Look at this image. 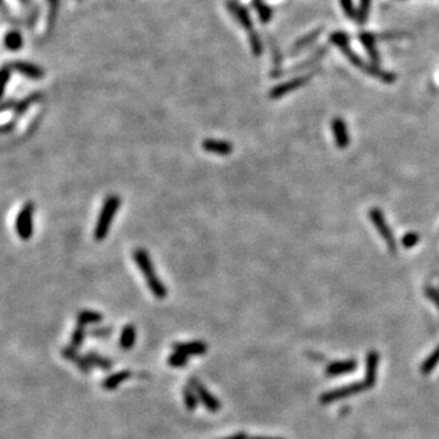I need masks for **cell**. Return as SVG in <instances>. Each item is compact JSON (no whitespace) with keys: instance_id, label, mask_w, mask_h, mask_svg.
<instances>
[{"instance_id":"obj_4","label":"cell","mask_w":439,"mask_h":439,"mask_svg":"<svg viewBox=\"0 0 439 439\" xmlns=\"http://www.w3.org/2000/svg\"><path fill=\"white\" fill-rule=\"evenodd\" d=\"M369 217L372 221L373 226L377 230V232L380 233V236L382 237L383 241L387 244L389 251L391 253H395L396 251V241L394 238L393 231L389 227L387 221L385 219V215H383L382 210H380L378 207H373L369 211Z\"/></svg>"},{"instance_id":"obj_8","label":"cell","mask_w":439,"mask_h":439,"mask_svg":"<svg viewBox=\"0 0 439 439\" xmlns=\"http://www.w3.org/2000/svg\"><path fill=\"white\" fill-rule=\"evenodd\" d=\"M61 355L65 359L68 360V361L73 362L83 373H91L92 364L88 361L86 355L82 356V355L78 354L76 348H73V346H65V348L61 349Z\"/></svg>"},{"instance_id":"obj_23","label":"cell","mask_w":439,"mask_h":439,"mask_svg":"<svg viewBox=\"0 0 439 439\" xmlns=\"http://www.w3.org/2000/svg\"><path fill=\"white\" fill-rule=\"evenodd\" d=\"M183 399H185V405L189 411H194L199 405V396L196 391L191 386H187L183 388Z\"/></svg>"},{"instance_id":"obj_24","label":"cell","mask_w":439,"mask_h":439,"mask_svg":"<svg viewBox=\"0 0 439 439\" xmlns=\"http://www.w3.org/2000/svg\"><path fill=\"white\" fill-rule=\"evenodd\" d=\"M320 34H321V30L319 28V30H315V31H312V32L307 33L306 36L303 37V38L298 39L293 47V54H296V52L300 51L301 49L306 48L307 46H310V44L314 43V42L319 38Z\"/></svg>"},{"instance_id":"obj_40","label":"cell","mask_w":439,"mask_h":439,"mask_svg":"<svg viewBox=\"0 0 439 439\" xmlns=\"http://www.w3.org/2000/svg\"><path fill=\"white\" fill-rule=\"evenodd\" d=\"M221 439H249V437L246 433L238 432V433H235V435H231V436H228V437L221 438Z\"/></svg>"},{"instance_id":"obj_26","label":"cell","mask_w":439,"mask_h":439,"mask_svg":"<svg viewBox=\"0 0 439 439\" xmlns=\"http://www.w3.org/2000/svg\"><path fill=\"white\" fill-rule=\"evenodd\" d=\"M371 5L372 0H360V5L356 15V20L359 21V23L366 22L370 15V10H371Z\"/></svg>"},{"instance_id":"obj_20","label":"cell","mask_w":439,"mask_h":439,"mask_svg":"<svg viewBox=\"0 0 439 439\" xmlns=\"http://www.w3.org/2000/svg\"><path fill=\"white\" fill-rule=\"evenodd\" d=\"M230 10L237 17V20L241 22L242 26H244L246 30H251V27H253V22H251L250 20V15H249V12L246 11L244 7H242L241 5L236 4V2H231Z\"/></svg>"},{"instance_id":"obj_27","label":"cell","mask_w":439,"mask_h":439,"mask_svg":"<svg viewBox=\"0 0 439 439\" xmlns=\"http://www.w3.org/2000/svg\"><path fill=\"white\" fill-rule=\"evenodd\" d=\"M167 364L171 367H183L188 365V355L183 353H178V351H173L170 355L169 359H167Z\"/></svg>"},{"instance_id":"obj_41","label":"cell","mask_w":439,"mask_h":439,"mask_svg":"<svg viewBox=\"0 0 439 439\" xmlns=\"http://www.w3.org/2000/svg\"><path fill=\"white\" fill-rule=\"evenodd\" d=\"M249 439H282V438H273V437H261V436H257V437H251Z\"/></svg>"},{"instance_id":"obj_22","label":"cell","mask_w":439,"mask_h":439,"mask_svg":"<svg viewBox=\"0 0 439 439\" xmlns=\"http://www.w3.org/2000/svg\"><path fill=\"white\" fill-rule=\"evenodd\" d=\"M4 44L7 50L16 51L22 47V36L17 31H10L6 33L4 39Z\"/></svg>"},{"instance_id":"obj_3","label":"cell","mask_w":439,"mask_h":439,"mask_svg":"<svg viewBox=\"0 0 439 439\" xmlns=\"http://www.w3.org/2000/svg\"><path fill=\"white\" fill-rule=\"evenodd\" d=\"M34 203L27 201L17 214L15 221V230L17 236L22 241H30L33 236V215H34Z\"/></svg>"},{"instance_id":"obj_37","label":"cell","mask_w":439,"mask_h":439,"mask_svg":"<svg viewBox=\"0 0 439 439\" xmlns=\"http://www.w3.org/2000/svg\"><path fill=\"white\" fill-rule=\"evenodd\" d=\"M15 127H16V120L14 118V120L9 121V122L4 123V125L1 126V135L2 136L10 135V133L15 130Z\"/></svg>"},{"instance_id":"obj_35","label":"cell","mask_w":439,"mask_h":439,"mask_svg":"<svg viewBox=\"0 0 439 439\" xmlns=\"http://www.w3.org/2000/svg\"><path fill=\"white\" fill-rule=\"evenodd\" d=\"M11 67L9 66H4L1 70V78H2V83H1V96H4V92L5 88H6L7 82L10 81V77H11Z\"/></svg>"},{"instance_id":"obj_7","label":"cell","mask_w":439,"mask_h":439,"mask_svg":"<svg viewBox=\"0 0 439 439\" xmlns=\"http://www.w3.org/2000/svg\"><path fill=\"white\" fill-rule=\"evenodd\" d=\"M366 388V385L365 383H353V385H348V386H344V387L337 388L335 390H330L327 393L322 394L321 395V403L322 404H330L333 403V401H337L339 399L341 398H346V396H350L354 395V394L360 393L364 389Z\"/></svg>"},{"instance_id":"obj_18","label":"cell","mask_w":439,"mask_h":439,"mask_svg":"<svg viewBox=\"0 0 439 439\" xmlns=\"http://www.w3.org/2000/svg\"><path fill=\"white\" fill-rule=\"evenodd\" d=\"M77 319V323H81V325L86 326V325H98V323L102 322L104 320V316H102L101 312L96 311V310H81L80 312L77 314L76 316Z\"/></svg>"},{"instance_id":"obj_16","label":"cell","mask_w":439,"mask_h":439,"mask_svg":"<svg viewBox=\"0 0 439 439\" xmlns=\"http://www.w3.org/2000/svg\"><path fill=\"white\" fill-rule=\"evenodd\" d=\"M359 38H360V42L362 43V46H364L365 49H366L367 54H369L370 57H371L372 64L377 65L378 61H380L378 51H377V49H376V41H377V37H376L375 34L364 32V33L360 34Z\"/></svg>"},{"instance_id":"obj_5","label":"cell","mask_w":439,"mask_h":439,"mask_svg":"<svg viewBox=\"0 0 439 439\" xmlns=\"http://www.w3.org/2000/svg\"><path fill=\"white\" fill-rule=\"evenodd\" d=\"M311 78V75H303L299 76V77H294L292 80L287 81V82H283L281 85L273 87L270 91V98L271 99H281L282 97L287 96V94L292 93V92L296 91V89L301 88L306 85L307 82Z\"/></svg>"},{"instance_id":"obj_11","label":"cell","mask_w":439,"mask_h":439,"mask_svg":"<svg viewBox=\"0 0 439 439\" xmlns=\"http://www.w3.org/2000/svg\"><path fill=\"white\" fill-rule=\"evenodd\" d=\"M172 348L175 351L186 355H204L207 351V344L203 341H192L185 343H173Z\"/></svg>"},{"instance_id":"obj_38","label":"cell","mask_w":439,"mask_h":439,"mask_svg":"<svg viewBox=\"0 0 439 439\" xmlns=\"http://www.w3.org/2000/svg\"><path fill=\"white\" fill-rule=\"evenodd\" d=\"M48 5H49V7H50V11H51L50 21H54L55 16H56L57 7H59V0H48Z\"/></svg>"},{"instance_id":"obj_25","label":"cell","mask_w":439,"mask_h":439,"mask_svg":"<svg viewBox=\"0 0 439 439\" xmlns=\"http://www.w3.org/2000/svg\"><path fill=\"white\" fill-rule=\"evenodd\" d=\"M86 338V328L85 326L77 323V326L73 330L72 335H71V346L76 349H80L83 345V341Z\"/></svg>"},{"instance_id":"obj_1","label":"cell","mask_w":439,"mask_h":439,"mask_svg":"<svg viewBox=\"0 0 439 439\" xmlns=\"http://www.w3.org/2000/svg\"><path fill=\"white\" fill-rule=\"evenodd\" d=\"M132 257L135 260L137 267L143 273L144 278L146 281V286H148L152 295L157 299L166 298L169 291H167L166 286L162 283V281L157 277L154 264H152V260L148 251L143 248H137L133 250Z\"/></svg>"},{"instance_id":"obj_33","label":"cell","mask_w":439,"mask_h":439,"mask_svg":"<svg viewBox=\"0 0 439 439\" xmlns=\"http://www.w3.org/2000/svg\"><path fill=\"white\" fill-rule=\"evenodd\" d=\"M256 9L262 22H267V21L271 18V16H272V11H271L270 7L264 5L262 2H256Z\"/></svg>"},{"instance_id":"obj_30","label":"cell","mask_w":439,"mask_h":439,"mask_svg":"<svg viewBox=\"0 0 439 439\" xmlns=\"http://www.w3.org/2000/svg\"><path fill=\"white\" fill-rule=\"evenodd\" d=\"M249 43H250L253 54H255V55L261 54L262 52L261 39H260V37L257 36V34L255 32H251L250 34H249Z\"/></svg>"},{"instance_id":"obj_9","label":"cell","mask_w":439,"mask_h":439,"mask_svg":"<svg viewBox=\"0 0 439 439\" xmlns=\"http://www.w3.org/2000/svg\"><path fill=\"white\" fill-rule=\"evenodd\" d=\"M201 148L205 151L212 152V154L219 155H230L233 151V144L228 141H221V139L207 138L201 142Z\"/></svg>"},{"instance_id":"obj_31","label":"cell","mask_w":439,"mask_h":439,"mask_svg":"<svg viewBox=\"0 0 439 439\" xmlns=\"http://www.w3.org/2000/svg\"><path fill=\"white\" fill-rule=\"evenodd\" d=\"M112 331H114L112 330V327H105V326H102V327L92 328V330L89 331V335H91L92 337L106 338V337H110V336H111Z\"/></svg>"},{"instance_id":"obj_17","label":"cell","mask_w":439,"mask_h":439,"mask_svg":"<svg viewBox=\"0 0 439 439\" xmlns=\"http://www.w3.org/2000/svg\"><path fill=\"white\" fill-rule=\"evenodd\" d=\"M356 362L354 360H346V361H339L335 362V364H331L330 366L326 370V373L328 376H339V375H346V373L353 372L356 369Z\"/></svg>"},{"instance_id":"obj_32","label":"cell","mask_w":439,"mask_h":439,"mask_svg":"<svg viewBox=\"0 0 439 439\" xmlns=\"http://www.w3.org/2000/svg\"><path fill=\"white\" fill-rule=\"evenodd\" d=\"M341 6L349 18H356L357 10H355L353 0H341Z\"/></svg>"},{"instance_id":"obj_21","label":"cell","mask_w":439,"mask_h":439,"mask_svg":"<svg viewBox=\"0 0 439 439\" xmlns=\"http://www.w3.org/2000/svg\"><path fill=\"white\" fill-rule=\"evenodd\" d=\"M86 357L88 359V361L91 362L92 366H93V365L94 366H98L99 369L104 370V371H109V370H111L112 361L110 359H107V357L101 356V355L94 353V351H88V353L86 354Z\"/></svg>"},{"instance_id":"obj_36","label":"cell","mask_w":439,"mask_h":439,"mask_svg":"<svg viewBox=\"0 0 439 439\" xmlns=\"http://www.w3.org/2000/svg\"><path fill=\"white\" fill-rule=\"evenodd\" d=\"M425 292H426V296L430 298L433 303L437 305V307L439 309V289H436L433 287H427Z\"/></svg>"},{"instance_id":"obj_2","label":"cell","mask_w":439,"mask_h":439,"mask_svg":"<svg viewBox=\"0 0 439 439\" xmlns=\"http://www.w3.org/2000/svg\"><path fill=\"white\" fill-rule=\"evenodd\" d=\"M121 205V199L120 196L116 194H110L105 198L104 204L100 210V214H99L98 220H97V225L94 227V239L97 242H101L106 238L109 235L110 227H111L112 220H114L115 215L120 209Z\"/></svg>"},{"instance_id":"obj_29","label":"cell","mask_w":439,"mask_h":439,"mask_svg":"<svg viewBox=\"0 0 439 439\" xmlns=\"http://www.w3.org/2000/svg\"><path fill=\"white\" fill-rule=\"evenodd\" d=\"M420 241V236L416 232H407L405 236L401 238V244H403L404 248L410 249L414 248Z\"/></svg>"},{"instance_id":"obj_12","label":"cell","mask_w":439,"mask_h":439,"mask_svg":"<svg viewBox=\"0 0 439 439\" xmlns=\"http://www.w3.org/2000/svg\"><path fill=\"white\" fill-rule=\"evenodd\" d=\"M12 70L17 71L21 75H23L25 77L30 78V80L38 81L42 80L44 76V71L42 70V67L37 66V65L32 64V62H26V61H15L11 65Z\"/></svg>"},{"instance_id":"obj_6","label":"cell","mask_w":439,"mask_h":439,"mask_svg":"<svg viewBox=\"0 0 439 439\" xmlns=\"http://www.w3.org/2000/svg\"><path fill=\"white\" fill-rule=\"evenodd\" d=\"M189 386L196 391V394H198L199 396V400L204 404L205 407H206L210 412H214L215 414V412L220 411L221 409L220 400L216 398V396L212 395V394L207 390L206 387H204V386L201 385V382L198 380V378L192 377L191 380H189Z\"/></svg>"},{"instance_id":"obj_10","label":"cell","mask_w":439,"mask_h":439,"mask_svg":"<svg viewBox=\"0 0 439 439\" xmlns=\"http://www.w3.org/2000/svg\"><path fill=\"white\" fill-rule=\"evenodd\" d=\"M331 126H332L333 136H335V141L337 146L339 149H345L349 146V143H350L346 123L344 122L343 118L336 117L332 121V123H331Z\"/></svg>"},{"instance_id":"obj_15","label":"cell","mask_w":439,"mask_h":439,"mask_svg":"<svg viewBox=\"0 0 439 439\" xmlns=\"http://www.w3.org/2000/svg\"><path fill=\"white\" fill-rule=\"evenodd\" d=\"M43 98V94L41 92H34V93H31L30 96H27L26 98L21 99L20 101H17L16 106L14 109V117L15 120H17L18 117L22 116L26 111L28 110V107L32 106L33 104L38 102L39 100H42Z\"/></svg>"},{"instance_id":"obj_19","label":"cell","mask_w":439,"mask_h":439,"mask_svg":"<svg viewBox=\"0 0 439 439\" xmlns=\"http://www.w3.org/2000/svg\"><path fill=\"white\" fill-rule=\"evenodd\" d=\"M136 343V328L133 325H126L121 331L120 346L123 350H130Z\"/></svg>"},{"instance_id":"obj_28","label":"cell","mask_w":439,"mask_h":439,"mask_svg":"<svg viewBox=\"0 0 439 439\" xmlns=\"http://www.w3.org/2000/svg\"><path fill=\"white\" fill-rule=\"evenodd\" d=\"M438 362H439V346L433 351V354L431 355V356H428L427 359H426V361L423 362L421 369L422 373L427 375V373L432 372V370L435 369L436 365H437Z\"/></svg>"},{"instance_id":"obj_34","label":"cell","mask_w":439,"mask_h":439,"mask_svg":"<svg viewBox=\"0 0 439 439\" xmlns=\"http://www.w3.org/2000/svg\"><path fill=\"white\" fill-rule=\"evenodd\" d=\"M330 39H331V42H332V43L335 44V46H337V47H341V44L349 43V37L346 36L345 33H343V32H335V33H332V34H331Z\"/></svg>"},{"instance_id":"obj_13","label":"cell","mask_w":439,"mask_h":439,"mask_svg":"<svg viewBox=\"0 0 439 439\" xmlns=\"http://www.w3.org/2000/svg\"><path fill=\"white\" fill-rule=\"evenodd\" d=\"M380 356L376 351H370L366 360V376H365V385L366 387H372L376 382V376H377V366Z\"/></svg>"},{"instance_id":"obj_39","label":"cell","mask_w":439,"mask_h":439,"mask_svg":"<svg viewBox=\"0 0 439 439\" xmlns=\"http://www.w3.org/2000/svg\"><path fill=\"white\" fill-rule=\"evenodd\" d=\"M16 104H17V101L14 100V99L4 100L1 104V111H6V110H10V109L14 110L15 106H16Z\"/></svg>"},{"instance_id":"obj_14","label":"cell","mask_w":439,"mask_h":439,"mask_svg":"<svg viewBox=\"0 0 439 439\" xmlns=\"http://www.w3.org/2000/svg\"><path fill=\"white\" fill-rule=\"evenodd\" d=\"M131 376H132V372H131L130 370H122V371L115 372L112 373V375H110L109 377L105 378V380L102 381L101 386L105 390H114V389H116L118 386L122 385L125 381H127Z\"/></svg>"}]
</instances>
